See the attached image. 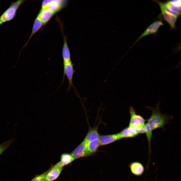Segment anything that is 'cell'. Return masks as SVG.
Here are the masks:
<instances>
[{"instance_id": "1", "label": "cell", "mask_w": 181, "mask_h": 181, "mask_svg": "<svg viewBox=\"0 0 181 181\" xmlns=\"http://www.w3.org/2000/svg\"><path fill=\"white\" fill-rule=\"evenodd\" d=\"M152 113L150 116L146 121L152 131L161 128L164 129L166 124L169 123L173 116L169 115L163 114L160 111L158 106L155 108H149Z\"/></svg>"}, {"instance_id": "2", "label": "cell", "mask_w": 181, "mask_h": 181, "mask_svg": "<svg viewBox=\"0 0 181 181\" xmlns=\"http://www.w3.org/2000/svg\"><path fill=\"white\" fill-rule=\"evenodd\" d=\"M129 111L130 118L128 126L138 132L140 134L145 133L146 120L141 115L138 114L132 107H130Z\"/></svg>"}, {"instance_id": "3", "label": "cell", "mask_w": 181, "mask_h": 181, "mask_svg": "<svg viewBox=\"0 0 181 181\" xmlns=\"http://www.w3.org/2000/svg\"><path fill=\"white\" fill-rule=\"evenodd\" d=\"M26 1L19 0L11 3L9 7L0 16V25L13 19L20 6Z\"/></svg>"}, {"instance_id": "4", "label": "cell", "mask_w": 181, "mask_h": 181, "mask_svg": "<svg viewBox=\"0 0 181 181\" xmlns=\"http://www.w3.org/2000/svg\"><path fill=\"white\" fill-rule=\"evenodd\" d=\"M73 66L74 65L71 61L63 62L64 71L62 83L63 82L65 76L66 75L69 82V85L67 89L68 91H69L73 86L72 80L73 75L75 72Z\"/></svg>"}, {"instance_id": "5", "label": "cell", "mask_w": 181, "mask_h": 181, "mask_svg": "<svg viewBox=\"0 0 181 181\" xmlns=\"http://www.w3.org/2000/svg\"><path fill=\"white\" fill-rule=\"evenodd\" d=\"M163 25V22L161 20H156L153 22L149 25L137 39L133 45L146 36L155 34L157 32L160 27Z\"/></svg>"}, {"instance_id": "6", "label": "cell", "mask_w": 181, "mask_h": 181, "mask_svg": "<svg viewBox=\"0 0 181 181\" xmlns=\"http://www.w3.org/2000/svg\"><path fill=\"white\" fill-rule=\"evenodd\" d=\"M122 139L119 133L100 135L99 140L100 146L108 145Z\"/></svg>"}, {"instance_id": "7", "label": "cell", "mask_w": 181, "mask_h": 181, "mask_svg": "<svg viewBox=\"0 0 181 181\" xmlns=\"http://www.w3.org/2000/svg\"><path fill=\"white\" fill-rule=\"evenodd\" d=\"M86 143L83 140L71 153L75 159L86 157Z\"/></svg>"}, {"instance_id": "8", "label": "cell", "mask_w": 181, "mask_h": 181, "mask_svg": "<svg viewBox=\"0 0 181 181\" xmlns=\"http://www.w3.org/2000/svg\"><path fill=\"white\" fill-rule=\"evenodd\" d=\"M130 171L134 175L137 176L142 175L145 171L143 165L140 162L135 161L130 163L129 165Z\"/></svg>"}, {"instance_id": "9", "label": "cell", "mask_w": 181, "mask_h": 181, "mask_svg": "<svg viewBox=\"0 0 181 181\" xmlns=\"http://www.w3.org/2000/svg\"><path fill=\"white\" fill-rule=\"evenodd\" d=\"M55 14L47 8H41L37 16L44 25L49 21Z\"/></svg>"}, {"instance_id": "10", "label": "cell", "mask_w": 181, "mask_h": 181, "mask_svg": "<svg viewBox=\"0 0 181 181\" xmlns=\"http://www.w3.org/2000/svg\"><path fill=\"white\" fill-rule=\"evenodd\" d=\"M66 0H51L46 8L55 14L62 10L66 6L67 2Z\"/></svg>"}, {"instance_id": "11", "label": "cell", "mask_w": 181, "mask_h": 181, "mask_svg": "<svg viewBox=\"0 0 181 181\" xmlns=\"http://www.w3.org/2000/svg\"><path fill=\"white\" fill-rule=\"evenodd\" d=\"M163 18L169 25L171 29L175 28L177 17L168 13L162 8H160Z\"/></svg>"}, {"instance_id": "12", "label": "cell", "mask_w": 181, "mask_h": 181, "mask_svg": "<svg viewBox=\"0 0 181 181\" xmlns=\"http://www.w3.org/2000/svg\"><path fill=\"white\" fill-rule=\"evenodd\" d=\"M63 167L53 166L48 171L45 181H53L56 179L60 174Z\"/></svg>"}, {"instance_id": "13", "label": "cell", "mask_w": 181, "mask_h": 181, "mask_svg": "<svg viewBox=\"0 0 181 181\" xmlns=\"http://www.w3.org/2000/svg\"><path fill=\"white\" fill-rule=\"evenodd\" d=\"M60 159V161L56 163L54 166L63 167L64 166L70 164L75 159L71 154L68 153H64L62 154Z\"/></svg>"}, {"instance_id": "14", "label": "cell", "mask_w": 181, "mask_h": 181, "mask_svg": "<svg viewBox=\"0 0 181 181\" xmlns=\"http://www.w3.org/2000/svg\"><path fill=\"white\" fill-rule=\"evenodd\" d=\"M100 135L99 134L97 127L89 129L83 140L86 143L99 139Z\"/></svg>"}, {"instance_id": "15", "label": "cell", "mask_w": 181, "mask_h": 181, "mask_svg": "<svg viewBox=\"0 0 181 181\" xmlns=\"http://www.w3.org/2000/svg\"><path fill=\"white\" fill-rule=\"evenodd\" d=\"M100 146L99 140L86 143V157L92 155L95 153Z\"/></svg>"}, {"instance_id": "16", "label": "cell", "mask_w": 181, "mask_h": 181, "mask_svg": "<svg viewBox=\"0 0 181 181\" xmlns=\"http://www.w3.org/2000/svg\"><path fill=\"white\" fill-rule=\"evenodd\" d=\"M122 139L132 138L139 134L136 131L128 126L119 132Z\"/></svg>"}, {"instance_id": "17", "label": "cell", "mask_w": 181, "mask_h": 181, "mask_svg": "<svg viewBox=\"0 0 181 181\" xmlns=\"http://www.w3.org/2000/svg\"><path fill=\"white\" fill-rule=\"evenodd\" d=\"M64 42L62 50V56L63 62H66L71 61L70 53L68 45L67 37L63 36Z\"/></svg>"}, {"instance_id": "18", "label": "cell", "mask_w": 181, "mask_h": 181, "mask_svg": "<svg viewBox=\"0 0 181 181\" xmlns=\"http://www.w3.org/2000/svg\"><path fill=\"white\" fill-rule=\"evenodd\" d=\"M43 25L42 22L39 18L37 16L34 21L30 36L23 48L26 46L29 41L33 35L36 33Z\"/></svg>"}, {"instance_id": "19", "label": "cell", "mask_w": 181, "mask_h": 181, "mask_svg": "<svg viewBox=\"0 0 181 181\" xmlns=\"http://www.w3.org/2000/svg\"><path fill=\"white\" fill-rule=\"evenodd\" d=\"M144 129L145 133H146L147 140L149 150V158L148 164L150 161V155L151 153V141L152 137V131L149 125L146 123L145 127Z\"/></svg>"}, {"instance_id": "20", "label": "cell", "mask_w": 181, "mask_h": 181, "mask_svg": "<svg viewBox=\"0 0 181 181\" xmlns=\"http://www.w3.org/2000/svg\"><path fill=\"white\" fill-rule=\"evenodd\" d=\"M155 1L158 4L160 8L163 9L167 12L177 17L180 15V13L173 11L170 10L166 6L165 3L159 1Z\"/></svg>"}, {"instance_id": "21", "label": "cell", "mask_w": 181, "mask_h": 181, "mask_svg": "<svg viewBox=\"0 0 181 181\" xmlns=\"http://www.w3.org/2000/svg\"><path fill=\"white\" fill-rule=\"evenodd\" d=\"M15 139H11L8 141L0 144V155L10 146Z\"/></svg>"}, {"instance_id": "22", "label": "cell", "mask_w": 181, "mask_h": 181, "mask_svg": "<svg viewBox=\"0 0 181 181\" xmlns=\"http://www.w3.org/2000/svg\"><path fill=\"white\" fill-rule=\"evenodd\" d=\"M48 171L43 173L36 175L30 181H44Z\"/></svg>"}, {"instance_id": "23", "label": "cell", "mask_w": 181, "mask_h": 181, "mask_svg": "<svg viewBox=\"0 0 181 181\" xmlns=\"http://www.w3.org/2000/svg\"><path fill=\"white\" fill-rule=\"evenodd\" d=\"M165 3L166 6L171 10L174 12L180 13V10L173 5L170 1H167Z\"/></svg>"}, {"instance_id": "24", "label": "cell", "mask_w": 181, "mask_h": 181, "mask_svg": "<svg viewBox=\"0 0 181 181\" xmlns=\"http://www.w3.org/2000/svg\"><path fill=\"white\" fill-rule=\"evenodd\" d=\"M172 3L179 9L181 10V0L170 1Z\"/></svg>"}]
</instances>
